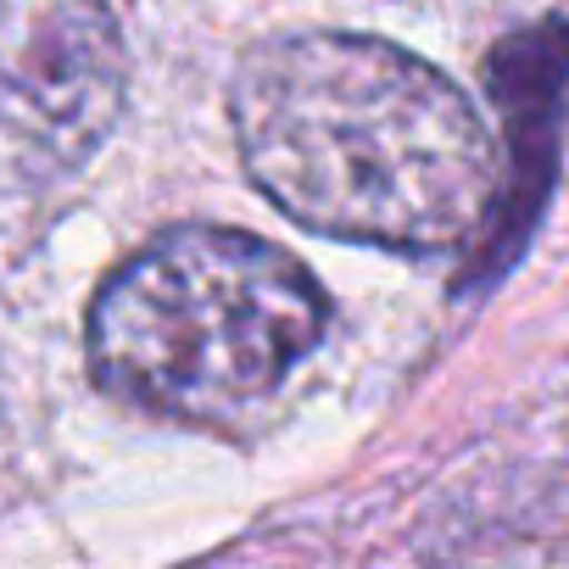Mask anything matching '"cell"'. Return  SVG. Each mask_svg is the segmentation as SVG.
Listing matches in <instances>:
<instances>
[{"label":"cell","mask_w":569,"mask_h":569,"mask_svg":"<svg viewBox=\"0 0 569 569\" xmlns=\"http://www.w3.org/2000/svg\"><path fill=\"white\" fill-rule=\"evenodd\" d=\"M330 330L313 273L262 234L179 223L107 273L90 308L96 380L157 419L251 430Z\"/></svg>","instance_id":"obj_2"},{"label":"cell","mask_w":569,"mask_h":569,"mask_svg":"<svg viewBox=\"0 0 569 569\" xmlns=\"http://www.w3.org/2000/svg\"><path fill=\"white\" fill-rule=\"evenodd\" d=\"M129 46L112 0H0V190L79 173L118 129Z\"/></svg>","instance_id":"obj_3"},{"label":"cell","mask_w":569,"mask_h":569,"mask_svg":"<svg viewBox=\"0 0 569 569\" xmlns=\"http://www.w3.org/2000/svg\"><path fill=\"white\" fill-rule=\"evenodd\" d=\"M251 184L313 234L452 251L497 207V146L469 96L375 34H279L229 84Z\"/></svg>","instance_id":"obj_1"}]
</instances>
